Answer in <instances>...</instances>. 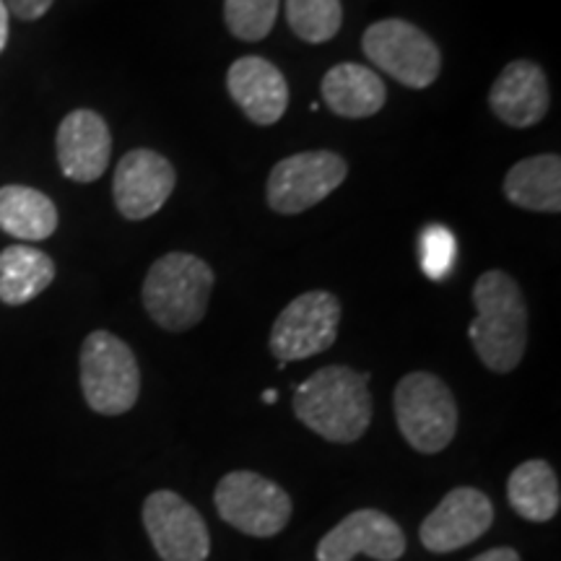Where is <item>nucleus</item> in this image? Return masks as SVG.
Returning <instances> with one entry per match:
<instances>
[{"instance_id":"obj_8","label":"nucleus","mask_w":561,"mask_h":561,"mask_svg":"<svg viewBox=\"0 0 561 561\" xmlns=\"http://www.w3.org/2000/svg\"><path fill=\"white\" fill-rule=\"evenodd\" d=\"M341 301L331 291H307L286 305L271 331V351L280 364L310 359L335 343Z\"/></svg>"},{"instance_id":"obj_21","label":"nucleus","mask_w":561,"mask_h":561,"mask_svg":"<svg viewBox=\"0 0 561 561\" xmlns=\"http://www.w3.org/2000/svg\"><path fill=\"white\" fill-rule=\"evenodd\" d=\"M510 507L530 523H549L561 507L559 479L546 460H528L507 481Z\"/></svg>"},{"instance_id":"obj_28","label":"nucleus","mask_w":561,"mask_h":561,"mask_svg":"<svg viewBox=\"0 0 561 561\" xmlns=\"http://www.w3.org/2000/svg\"><path fill=\"white\" fill-rule=\"evenodd\" d=\"M276 398H278L276 390H265V392H263V401H265V403H276Z\"/></svg>"},{"instance_id":"obj_13","label":"nucleus","mask_w":561,"mask_h":561,"mask_svg":"<svg viewBox=\"0 0 561 561\" xmlns=\"http://www.w3.org/2000/svg\"><path fill=\"white\" fill-rule=\"evenodd\" d=\"M356 553L398 561L405 553L401 525L380 510H356L318 543V561H351Z\"/></svg>"},{"instance_id":"obj_12","label":"nucleus","mask_w":561,"mask_h":561,"mask_svg":"<svg viewBox=\"0 0 561 561\" xmlns=\"http://www.w3.org/2000/svg\"><path fill=\"white\" fill-rule=\"evenodd\" d=\"M174 182H178V174L170 159L151 149L128 151L112 180L115 206L128 221L149 219L170 201Z\"/></svg>"},{"instance_id":"obj_23","label":"nucleus","mask_w":561,"mask_h":561,"mask_svg":"<svg viewBox=\"0 0 561 561\" xmlns=\"http://www.w3.org/2000/svg\"><path fill=\"white\" fill-rule=\"evenodd\" d=\"M278 16V0H224V21L231 37L261 42L271 34Z\"/></svg>"},{"instance_id":"obj_11","label":"nucleus","mask_w":561,"mask_h":561,"mask_svg":"<svg viewBox=\"0 0 561 561\" xmlns=\"http://www.w3.org/2000/svg\"><path fill=\"white\" fill-rule=\"evenodd\" d=\"M494 523V507L481 489L458 486L445 494L421 523V546L432 553H450L479 541Z\"/></svg>"},{"instance_id":"obj_5","label":"nucleus","mask_w":561,"mask_h":561,"mask_svg":"<svg viewBox=\"0 0 561 561\" xmlns=\"http://www.w3.org/2000/svg\"><path fill=\"white\" fill-rule=\"evenodd\" d=\"M81 390L89 409L121 416L138 401L140 371L128 343L107 331H94L81 346Z\"/></svg>"},{"instance_id":"obj_15","label":"nucleus","mask_w":561,"mask_h":561,"mask_svg":"<svg viewBox=\"0 0 561 561\" xmlns=\"http://www.w3.org/2000/svg\"><path fill=\"white\" fill-rule=\"evenodd\" d=\"M227 89L244 115L255 125H273L289 107V87L271 60L248 55L231 62Z\"/></svg>"},{"instance_id":"obj_27","label":"nucleus","mask_w":561,"mask_h":561,"mask_svg":"<svg viewBox=\"0 0 561 561\" xmlns=\"http://www.w3.org/2000/svg\"><path fill=\"white\" fill-rule=\"evenodd\" d=\"M5 42H9V9H5V3L0 0V53H3Z\"/></svg>"},{"instance_id":"obj_20","label":"nucleus","mask_w":561,"mask_h":561,"mask_svg":"<svg viewBox=\"0 0 561 561\" xmlns=\"http://www.w3.org/2000/svg\"><path fill=\"white\" fill-rule=\"evenodd\" d=\"M55 278L50 255L30 244H11L0 252V301L19 307L39 297Z\"/></svg>"},{"instance_id":"obj_14","label":"nucleus","mask_w":561,"mask_h":561,"mask_svg":"<svg viewBox=\"0 0 561 561\" xmlns=\"http://www.w3.org/2000/svg\"><path fill=\"white\" fill-rule=\"evenodd\" d=\"M58 164L73 182L100 180L110 167L112 136L102 115L76 110L62 117L58 128Z\"/></svg>"},{"instance_id":"obj_9","label":"nucleus","mask_w":561,"mask_h":561,"mask_svg":"<svg viewBox=\"0 0 561 561\" xmlns=\"http://www.w3.org/2000/svg\"><path fill=\"white\" fill-rule=\"evenodd\" d=\"M348 167L335 151H305L280 159L273 167L268 187V206L276 214L291 216L318 206L335 187L343 185Z\"/></svg>"},{"instance_id":"obj_4","label":"nucleus","mask_w":561,"mask_h":561,"mask_svg":"<svg viewBox=\"0 0 561 561\" xmlns=\"http://www.w3.org/2000/svg\"><path fill=\"white\" fill-rule=\"evenodd\" d=\"M396 421L403 439L416 453L437 455L447 450V445L458 432V405L450 388L430 371H411L398 382L396 396Z\"/></svg>"},{"instance_id":"obj_16","label":"nucleus","mask_w":561,"mask_h":561,"mask_svg":"<svg viewBox=\"0 0 561 561\" xmlns=\"http://www.w3.org/2000/svg\"><path fill=\"white\" fill-rule=\"evenodd\" d=\"M549 81L541 66L530 60H515L502 70L489 91L494 115L512 128L538 125L549 112Z\"/></svg>"},{"instance_id":"obj_6","label":"nucleus","mask_w":561,"mask_h":561,"mask_svg":"<svg viewBox=\"0 0 561 561\" xmlns=\"http://www.w3.org/2000/svg\"><path fill=\"white\" fill-rule=\"evenodd\" d=\"M216 512L227 525L252 538H273L291 520V496L278 483L252 471H231L216 486Z\"/></svg>"},{"instance_id":"obj_26","label":"nucleus","mask_w":561,"mask_h":561,"mask_svg":"<svg viewBox=\"0 0 561 561\" xmlns=\"http://www.w3.org/2000/svg\"><path fill=\"white\" fill-rule=\"evenodd\" d=\"M471 561H520V553L515 549H507V546H500V549L483 551L481 557H476Z\"/></svg>"},{"instance_id":"obj_24","label":"nucleus","mask_w":561,"mask_h":561,"mask_svg":"<svg viewBox=\"0 0 561 561\" xmlns=\"http://www.w3.org/2000/svg\"><path fill=\"white\" fill-rule=\"evenodd\" d=\"M455 252H458V244L447 227L432 224L421 231V271L432 280L447 278L455 263Z\"/></svg>"},{"instance_id":"obj_3","label":"nucleus","mask_w":561,"mask_h":561,"mask_svg":"<svg viewBox=\"0 0 561 561\" xmlns=\"http://www.w3.org/2000/svg\"><path fill=\"white\" fill-rule=\"evenodd\" d=\"M214 280L206 261L187 252H170L151 265L144 280L146 312L164 331H191L206 318Z\"/></svg>"},{"instance_id":"obj_19","label":"nucleus","mask_w":561,"mask_h":561,"mask_svg":"<svg viewBox=\"0 0 561 561\" xmlns=\"http://www.w3.org/2000/svg\"><path fill=\"white\" fill-rule=\"evenodd\" d=\"M0 229L24 242H39L58 229V208L45 193L26 185L0 187Z\"/></svg>"},{"instance_id":"obj_22","label":"nucleus","mask_w":561,"mask_h":561,"mask_svg":"<svg viewBox=\"0 0 561 561\" xmlns=\"http://www.w3.org/2000/svg\"><path fill=\"white\" fill-rule=\"evenodd\" d=\"M286 21L299 39L322 45L341 30V0H286Z\"/></svg>"},{"instance_id":"obj_1","label":"nucleus","mask_w":561,"mask_h":561,"mask_svg":"<svg viewBox=\"0 0 561 561\" xmlns=\"http://www.w3.org/2000/svg\"><path fill=\"white\" fill-rule=\"evenodd\" d=\"M476 318L468 328L481 364L496 375H510L528 346V305L517 280L504 271H486L473 286Z\"/></svg>"},{"instance_id":"obj_2","label":"nucleus","mask_w":561,"mask_h":561,"mask_svg":"<svg viewBox=\"0 0 561 561\" xmlns=\"http://www.w3.org/2000/svg\"><path fill=\"white\" fill-rule=\"evenodd\" d=\"M369 375L341 367H322L294 392V413L322 439L348 445L364 437L371 424Z\"/></svg>"},{"instance_id":"obj_7","label":"nucleus","mask_w":561,"mask_h":561,"mask_svg":"<svg viewBox=\"0 0 561 561\" xmlns=\"http://www.w3.org/2000/svg\"><path fill=\"white\" fill-rule=\"evenodd\" d=\"M362 47L377 68L409 89L432 87L442 70L439 47L411 21H377L364 32Z\"/></svg>"},{"instance_id":"obj_18","label":"nucleus","mask_w":561,"mask_h":561,"mask_svg":"<svg viewBox=\"0 0 561 561\" xmlns=\"http://www.w3.org/2000/svg\"><path fill=\"white\" fill-rule=\"evenodd\" d=\"M504 195L517 208L538 214L561 210V159L557 153H541L517 161L504 178Z\"/></svg>"},{"instance_id":"obj_17","label":"nucleus","mask_w":561,"mask_h":561,"mask_svg":"<svg viewBox=\"0 0 561 561\" xmlns=\"http://www.w3.org/2000/svg\"><path fill=\"white\" fill-rule=\"evenodd\" d=\"M322 100L328 110L339 117L359 121L371 117L385 107L388 89L385 81L371 68H364L359 62H341L322 76Z\"/></svg>"},{"instance_id":"obj_25","label":"nucleus","mask_w":561,"mask_h":561,"mask_svg":"<svg viewBox=\"0 0 561 561\" xmlns=\"http://www.w3.org/2000/svg\"><path fill=\"white\" fill-rule=\"evenodd\" d=\"M3 3L5 9H9V13L19 16L21 21H37L50 11L55 0H3Z\"/></svg>"},{"instance_id":"obj_10","label":"nucleus","mask_w":561,"mask_h":561,"mask_svg":"<svg viewBox=\"0 0 561 561\" xmlns=\"http://www.w3.org/2000/svg\"><path fill=\"white\" fill-rule=\"evenodd\" d=\"M144 528L153 551L164 561H206L210 533L201 512L170 489H159L144 502Z\"/></svg>"}]
</instances>
